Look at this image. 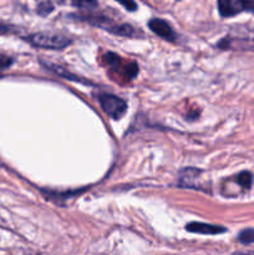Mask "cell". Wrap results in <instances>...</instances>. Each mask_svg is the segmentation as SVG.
<instances>
[{"label":"cell","instance_id":"cell-8","mask_svg":"<svg viewBox=\"0 0 254 255\" xmlns=\"http://www.w3.org/2000/svg\"><path fill=\"white\" fill-rule=\"evenodd\" d=\"M238 242L239 243L244 244V246H248V244L254 243V229L253 228L243 229V231L238 234Z\"/></svg>","mask_w":254,"mask_h":255},{"label":"cell","instance_id":"cell-11","mask_svg":"<svg viewBox=\"0 0 254 255\" xmlns=\"http://www.w3.org/2000/svg\"><path fill=\"white\" fill-rule=\"evenodd\" d=\"M120 4L124 5V6L126 7L127 10H129V11H134V10L137 9V4H136V2H133V1H127V2L121 1Z\"/></svg>","mask_w":254,"mask_h":255},{"label":"cell","instance_id":"cell-3","mask_svg":"<svg viewBox=\"0 0 254 255\" xmlns=\"http://www.w3.org/2000/svg\"><path fill=\"white\" fill-rule=\"evenodd\" d=\"M99 102L101 105L102 110L107 116L114 120H120L127 110V104L120 97L115 96L112 94H100Z\"/></svg>","mask_w":254,"mask_h":255},{"label":"cell","instance_id":"cell-7","mask_svg":"<svg viewBox=\"0 0 254 255\" xmlns=\"http://www.w3.org/2000/svg\"><path fill=\"white\" fill-rule=\"evenodd\" d=\"M236 182L244 189H249L252 186V182H253V174L249 171H243L239 174H237Z\"/></svg>","mask_w":254,"mask_h":255},{"label":"cell","instance_id":"cell-13","mask_svg":"<svg viewBox=\"0 0 254 255\" xmlns=\"http://www.w3.org/2000/svg\"><path fill=\"white\" fill-rule=\"evenodd\" d=\"M1 31H6V26H4V25L0 24V32Z\"/></svg>","mask_w":254,"mask_h":255},{"label":"cell","instance_id":"cell-10","mask_svg":"<svg viewBox=\"0 0 254 255\" xmlns=\"http://www.w3.org/2000/svg\"><path fill=\"white\" fill-rule=\"evenodd\" d=\"M11 64H12L11 57H7L6 55L0 54V67H1V69H5V67L10 66Z\"/></svg>","mask_w":254,"mask_h":255},{"label":"cell","instance_id":"cell-5","mask_svg":"<svg viewBox=\"0 0 254 255\" xmlns=\"http://www.w3.org/2000/svg\"><path fill=\"white\" fill-rule=\"evenodd\" d=\"M148 26L154 34H157L158 36L163 37V39L169 40V41H173L176 39V34H174L173 29L171 27V25L167 21H164L163 19H152L149 20Z\"/></svg>","mask_w":254,"mask_h":255},{"label":"cell","instance_id":"cell-4","mask_svg":"<svg viewBox=\"0 0 254 255\" xmlns=\"http://www.w3.org/2000/svg\"><path fill=\"white\" fill-rule=\"evenodd\" d=\"M219 14L231 17L241 12H254V0H221L218 1Z\"/></svg>","mask_w":254,"mask_h":255},{"label":"cell","instance_id":"cell-12","mask_svg":"<svg viewBox=\"0 0 254 255\" xmlns=\"http://www.w3.org/2000/svg\"><path fill=\"white\" fill-rule=\"evenodd\" d=\"M72 5L75 6H84V7H89V6H96V2L95 1H87V2H81V1H77V2H72Z\"/></svg>","mask_w":254,"mask_h":255},{"label":"cell","instance_id":"cell-6","mask_svg":"<svg viewBox=\"0 0 254 255\" xmlns=\"http://www.w3.org/2000/svg\"><path fill=\"white\" fill-rule=\"evenodd\" d=\"M186 229L191 233H198V234H221L227 232L224 227L214 226V224H207V223H199V222H191L186 226Z\"/></svg>","mask_w":254,"mask_h":255},{"label":"cell","instance_id":"cell-9","mask_svg":"<svg viewBox=\"0 0 254 255\" xmlns=\"http://www.w3.org/2000/svg\"><path fill=\"white\" fill-rule=\"evenodd\" d=\"M52 11H54V5H52V2L42 1L37 4V14L41 15V16H46V15H49Z\"/></svg>","mask_w":254,"mask_h":255},{"label":"cell","instance_id":"cell-2","mask_svg":"<svg viewBox=\"0 0 254 255\" xmlns=\"http://www.w3.org/2000/svg\"><path fill=\"white\" fill-rule=\"evenodd\" d=\"M29 41L32 45L45 49L61 50L71 45V39L57 32H35L30 35Z\"/></svg>","mask_w":254,"mask_h":255},{"label":"cell","instance_id":"cell-1","mask_svg":"<svg viewBox=\"0 0 254 255\" xmlns=\"http://www.w3.org/2000/svg\"><path fill=\"white\" fill-rule=\"evenodd\" d=\"M80 19H84L85 21L105 29L106 31L112 32V34L120 35V36H136V29L128 24H116L114 20L104 16V15H85V16H79Z\"/></svg>","mask_w":254,"mask_h":255}]
</instances>
